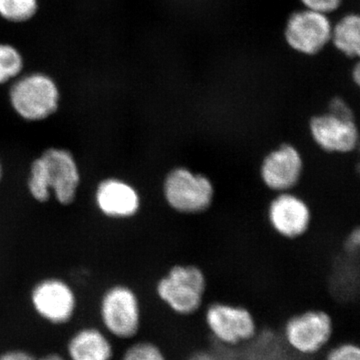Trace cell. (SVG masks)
<instances>
[{"label": "cell", "mask_w": 360, "mask_h": 360, "mask_svg": "<svg viewBox=\"0 0 360 360\" xmlns=\"http://www.w3.org/2000/svg\"><path fill=\"white\" fill-rule=\"evenodd\" d=\"M82 184V172L72 151L51 146L30 163L28 193L33 200L45 203L54 196L59 205L70 206L77 200Z\"/></svg>", "instance_id": "cell-1"}, {"label": "cell", "mask_w": 360, "mask_h": 360, "mask_svg": "<svg viewBox=\"0 0 360 360\" xmlns=\"http://www.w3.org/2000/svg\"><path fill=\"white\" fill-rule=\"evenodd\" d=\"M208 277L195 264H175L155 283V295L163 309L179 319H191L206 304Z\"/></svg>", "instance_id": "cell-2"}, {"label": "cell", "mask_w": 360, "mask_h": 360, "mask_svg": "<svg viewBox=\"0 0 360 360\" xmlns=\"http://www.w3.org/2000/svg\"><path fill=\"white\" fill-rule=\"evenodd\" d=\"M201 314L208 338L227 352L248 347L262 329L255 311L241 303L213 300L205 305Z\"/></svg>", "instance_id": "cell-3"}, {"label": "cell", "mask_w": 360, "mask_h": 360, "mask_svg": "<svg viewBox=\"0 0 360 360\" xmlns=\"http://www.w3.org/2000/svg\"><path fill=\"white\" fill-rule=\"evenodd\" d=\"M161 198L168 210L184 217L206 213L217 200V186L210 175L186 165H175L161 179Z\"/></svg>", "instance_id": "cell-4"}, {"label": "cell", "mask_w": 360, "mask_h": 360, "mask_svg": "<svg viewBox=\"0 0 360 360\" xmlns=\"http://www.w3.org/2000/svg\"><path fill=\"white\" fill-rule=\"evenodd\" d=\"M335 328V319L328 310L309 307L288 315L278 335L291 354L311 359L330 347Z\"/></svg>", "instance_id": "cell-5"}, {"label": "cell", "mask_w": 360, "mask_h": 360, "mask_svg": "<svg viewBox=\"0 0 360 360\" xmlns=\"http://www.w3.org/2000/svg\"><path fill=\"white\" fill-rule=\"evenodd\" d=\"M101 328L112 340L129 342L141 338L144 309L141 295L132 286L115 283L106 288L99 300Z\"/></svg>", "instance_id": "cell-6"}, {"label": "cell", "mask_w": 360, "mask_h": 360, "mask_svg": "<svg viewBox=\"0 0 360 360\" xmlns=\"http://www.w3.org/2000/svg\"><path fill=\"white\" fill-rule=\"evenodd\" d=\"M9 103L21 120L39 122L58 112L60 90L53 78L42 72L16 78L9 89Z\"/></svg>", "instance_id": "cell-7"}, {"label": "cell", "mask_w": 360, "mask_h": 360, "mask_svg": "<svg viewBox=\"0 0 360 360\" xmlns=\"http://www.w3.org/2000/svg\"><path fill=\"white\" fill-rule=\"evenodd\" d=\"M307 172V160L300 146L281 142L269 149L258 165L260 184L274 193L293 191L302 184Z\"/></svg>", "instance_id": "cell-8"}, {"label": "cell", "mask_w": 360, "mask_h": 360, "mask_svg": "<svg viewBox=\"0 0 360 360\" xmlns=\"http://www.w3.org/2000/svg\"><path fill=\"white\" fill-rule=\"evenodd\" d=\"M270 231L284 240L302 239L311 231L314 208L309 200L297 191L274 193L265 210Z\"/></svg>", "instance_id": "cell-9"}, {"label": "cell", "mask_w": 360, "mask_h": 360, "mask_svg": "<svg viewBox=\"0 0 360 360\" xmlns=\"http://www.w3.org/2000/svg\"><path fill=\"white\" fill-rule=\"evenodd\" d=\"M307 131L315 148L326 155L347 156L359 150L360 129L355 117L326 110L310 117Z\"/></svg>", "instance_id": "cell-10"}, {"label": "cell", "mask_w": 360, "mask_h": 360, "mask_svg": "<svg viewBox=\"0 0 360 360\" xmlns=\"http://www.w3.org/2000/svg\"><path fill=\"white\" fill-rule=\"evenodd\" d=\"M333 25L326 14L302 7L293 11L286 20L284 41L300 56H314L330 44Z\"/></svg>", "instance_id": "cell-11"}, {"label": "cell", "mask_w": 360, "mask_h": 360, "mask_svg": "<svg viewBox=\"0 0 360 360\" xmlns=\"http://www.w3.org/2000/svg\"><path fill=\"white\" fill-rule=\"evenodd\" d=\"M30 298L35 314L51 326H65L77 314V293L65 279L58 277L41 279L33 286Z\"/></svg>", "instance_id": "cell-12"}, {"label": "cell", "mask_w": 360, "mask_h": 360, "mask_svg": "<svg viewBox=\"0 0 360 360\" xmlns=\"http://www.w3.org/2000/svg\"><path fill=\"white\" fill-rule=\"evenodd\" d=\"M94 200L97 210L106 219L129 220L141 213L143 198L141 191L129 180L118 176L104 177L97 184Z\"/></svg>", "instance_id": "cell-13"}, {"label": "cell", "mask_w": 360, "mask_h": 360, "mask_svg": "<svg viewBox=\"0 0 360 360\" xmlns=\"http://www.w3.org/2000/svg\"><path fill=\"white\" fill-rule=\"evenodd\" d=\"M68 360H115V340L101 328L84 326L71 335L66 343Z\"/></svg>", "instance_id": "cell-14"}, {"label": "cell", "mask_w": 360, "mask_h": 360, "mask_svg": "<svg viewBox=\"0 0 360 360\" xmlns=\"http://www.w3.org/2000/svg\"><path fill=\"white\" fill-rule=\"evenodd\" d=\"M330 44L347 58L360 60V13L345 14L333 25Z\"/></svg>", "instance_id": "cell-15"}, {"label": "cell", "mask_w": 360, "mask_h": 360, "mask_svg": "<svg viewBox=\"0 0 360 360\" xmlns=\"http://www.w3.org/2000/svg\"><path fill=\"white\" fill-rule=\"evenodd\" d=\"M120 360H172L167 348L153 338H139L127 342Z\"/></svg>", "instance_id": "cell-16"}, {"label": "cell", "mask_w": 360, "mask_h": 360, "mask_svg": "<svg viewBox=\"0 0 360 360\" xmlns=\"http://www.w3.org/2000/svg\"><path fill=\"white\" fill-rule=\"evenodd\" d=\"M25 59L13 44H0V85L15 80L22 72Z\"/></svg>", "instance_id": "cell-17"}, {"label": "cell", "mask_w": 360, "mask_h": 360, "mask_svg": "<svg viewBox=\"0 0 360 360\" xmlns=\"http://www.w3.org/2000/svg\"><path fill=\"white\" fill-rule=\"evenodd\" d=\"M39 8V0H0V18L11 23H23L32 20Z\"/></svg>", "instance_id": "cell-18"}, {"label": "cell", "mask_w": 360, "mask_h": 360, "mask_svg": "<svg viewBox=\"0 0 360 360\" xmlns=\"http://www.w3.org/2000/svg\"><path fill=\"white\" fill-rule=\"evenodd\" d=\"M323 360H360V343L341 341L323 352Z\"/></svg>", "instance_id": "cell-19"}, {"label": "cell", "mask_w": 360, "mask_h": 360, "mask_svg": "<svg viewBox=\"0 0 360 360\" xmlns=\"http://www.w3.org/2000/svg\"><path fill=\"white\" fill-rule=\"evenodd\" d=\"M181 360H229L224 354V349L214 347H196L184 354Z\"/></svg>", "instance_id": "cell-20"}, {"label": "cell", "mask_w": 360, "mask_h": 360, "mask_svg": "<svg viewBox=\"0 0 360 360\" xmlns=\"http://www.w3.org/2000/svg\"><path fill=\"white\" fill-rule=\"evenodd\" d=\"M300 2L303 8L329 15L340 9L343 0H300Z\"/></svg>", "instance_id": "cell-21"}, {"label": "cell", "mask_w": 360, "mask_h": 360, "mask_svg": "<svg viewBox=\"0 0 360 360\" xmlns=\"http://www.w3.org/2000/svg\"><path fill=\"white\" fill-rule=\"evenodd\" d=\"M343 250L348 257H360V225H355L345 234Z\"/></svg>", "instance_id": "cell-22"}, {"label": "cell", "mask_w": 360, "mask_h": 360, "mask_svg": "<svg viewBox=\"0 0 360 360\" xmlns=\"http://www.w3.org/2000/svg\"><path fill=\"white\" fill-rule=\"evenodd\" d=\"M328 110L330 111V112L335 113V115L355 117L354 111L352 110V105H350L345 98H342V97H333V98L329 101Z\"/></svg>", "instance_id": "cell-23"}, {"label": "cell", "mask_w": 360, "mask_h": 360, "mask_svg": "<svg viewBox=\"0 0 360 360\" xmlns=\"http://www.w3.org/2000/svg\"><path fill=\"white\" fill-rule=\"evenodd\" d=\"M0 360H39V359L27 350L13 348L0 354Z\"/></svg>", "instance_id": "cell-24"}, {"label": "cell", "mask_w": 360, "mask_h": 360, "mask_svg": "<svg viewBox=\"0 0 360 360\" xmlns=\"http://www.w3.org/2000/svg\"><path fill=\"white\" fill-rule=\"evenodd\" d=\"M352 80L360 89V60L356 61V65L352 68Z\"/></svg>", "instance_id": "cell-25"}, {"label": "cell", "mask_w": 360, "mask_h": 360, "mask_svg": "<svg viewBox=\"0 0 360 360\" xmlns=\"http://www.w3.org/2000/svg\"><path fill=\"white\" fill-rule=\"evenodd\" d=\"M39 360H68L65 355L56 354V352H51L40 357Z\"/></svg>", "instance_id": "cell-26"}, {"label": "cell", "mask_w": 360, "mask_h": 360, "mask_svg": "<svg viewBox=\"0 0 360 360\" xmlns=\"http://www.w3.org/2000/svg\"><path fill=\"white\" fill-rule=\"evenodd\" d=\"M357 153H359V160H357L356 165H355V169H356L357 174L360 175V142L359 150H357Z\"/></svg>", "instance_id": "cell-27"}, {"label": "cell", "mask_w": 360, "mask_h": 360, "mask_svg": "<svg viewBox=\"0 0 360 360\" xmlns=\"http://www.w3.org/2000/svg\"><path fill=\"white\" fill-rule=\"evenodd\" d=\"M4 165H2V161L0 160V184H1L2 179H4Z\"/></svg>", "instance_id": "cell-28"}]
</instances>
